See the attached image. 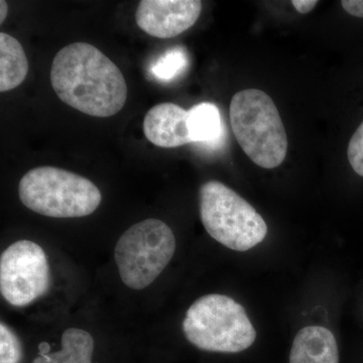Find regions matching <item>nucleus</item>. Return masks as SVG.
Returning <instances> with one entry per match:
<instances>
[{
  "instance_id": "1",
  "label": "nucleus",
  "mask_w": 363,
  "mask_h": 363,
  "mask_svg": "<svg viewBox=\"0 0 363 363\" xmlns=\"http://www.w3.org/2000/svg\"><path fill=\"white\" fill-rule=\"evenodd\" d=\"M51 83L61 101L90 116H116L128 98L118 67L87 43H74L59 51L52 60Z\"/></svg>"
},
{
  "instance_id": "2",
  "label": "nucleus",
  "mask_w": 363,
  "mask_h": 363,
  "mask_svg": "<svg viewBox=\"0 0 363 363\" xmlns=\"http://www.w3.org/2000/svg\"><path fill=\"white\" fill-rule=\"evenodd\" d=\"M233 135L257 166L274 169L285 161L288 136L276 104L266 92L240 91L230 102Z\"/></svg>"
},
{
  "instance_id": "3",
  "label": "nucleus",
  "mask_w": 363,
  "mask_h": 363,
  "mask_svg": "<svg viewBox=\"0 0 363 363\" xmlns=\"http://www.w3.org/2000/svg\"><path fill=\"white\" fill-rule=\"evenodd\" d=\"M21 203L35 213L52 218H79L96 211L99 189L85 177L56 167L28 171L18 185Z\"/></svg>"
},
{
  "instance_id": "4",
  "label": "nucleus",
  "mask_w": 363,
  "mask_h": 363,
  "mask_svg": "<svg viewBox=\"0 0 363 363\" xmlns=\"http://www.w3.org/2000/svg\"><path fill=\"white\" fill-rule=\"evenodd\" d=\"M183 332L189 342L210 352H241L257 339L243 306L219 294L203 296L191 305L183 321Z\"/></svg>"
},
{
  "instance_id": "5",
  "label": "nucleus",
  "mask_w": 363,
  "mask_h": 363,
  "mask_svg": "<svg viewBox=\"0 0 363 363\" xmlns=\"http://www.w3.org/2000/svg\"><path fill=\"white\" fill-rule=\"evenodd\" d=\"M199 209L205 230L229 250L247 252L266 238L267 225L259 212L221 182L200 187Z\"/></svg>"
},
{
  "instance_id": "6",
  "label": "nucleus",
  "mask_w": 363,
  "mask_h": 363,
  "mask_svg": "<svg viewBox=\"0 0 363 363\" xmlns=\"http://www.w3.org/2000/svg\"><path fill=\"white\" fill-rule=\"evenodd\" d=\"M176 252V238L168 224L147 219L130 227L114 250L119 276L133 290H143L164 272Z\"/></svg>"
},
{
  "instance_id": "7",
  "label": "nucleus",
  "mask_w": 363,
  "mask_h": 363,
  "mask_svg": "<svg viewBox=\"0 0 363 363\" xmlns=\"http://www.w3.org/2000/svg\"><path fill=\"white\" fill-rule=\"evenodd\" d=\"M51 286V269L42 247L18 240L0 257V292L9 304L26 307L43 297Z\"/></svg>"
},
{
  "instance_id": "8",
  "label": "nucleus",
  "mask_w": 363,
  "mask_h": 363,
  "mask_svg": "<svg viewBox=\"0 0 363 363\" xmlns=\"http://www.w3.org/2000/svg\"><path fill=\"white\" fill-rule=\"evenodd\" d=\"M202 11L199 0H143L135 11L138 28L157 39H171L195 25Z\"/></svg>"
},
{
  "instance_id": "9",
  "label": "nucleus",
  "mask_w": 363,
  "mask_h": 363,
  "mask_svg": "<svg viewBox=\"0 0 363 363\" xmlns=\"http://www.w3.org/2000/svg\"><path fill=\"white\" fill-rule=\"evenodd\" d=\"M189 112L172 102L152 107L143 119V133L150 143L164 149L192 143L188 125Z\"/></svg>"
},
{
  "instance_id": "10",
  "label": "nucleus",
  "mask_w": 363,
  "mask_h": 363,
  "mask_svg": "<svg viewBox=\"0 0 363 363\" xmlns=\"http://www.w3.org/2000/svg\"><path fill=\"white\" fill-rule=\"evenodd\" d=\"M289 363H339L335 336L322 326L301 329L294 339Z\"/></svg>"
},
{
  "instance_id": "11",
  "label": "nucleus",
  "mask_w": 363,
  "mask_h": 363,
  "mask_svg": "<svg viewBox=\"0 0 363 363\" xmlns=\"http://www.w3.org/2000/svg\"><path fill=\"white\" fill-rule=\"evenodd\" d=\"M28 73V61L23 45L9 33H0V92L23 84Z\"/></svg>"
},
{
  "instance_id": "12",
  "label": "nucleus",
  "mask_w": 363,
  "mask_h": 363,
  "mask_svg": "<svg viewBox=\"0 0 363 363\" xmlns=\"http://www.w3.org/2000/svg\"><path fill=\"white\" fill-rule=\"evenodd\" d=\"M62 350L39 353L33 363H92L94 339L87 331L68 328L62 335Z\"/></svg>"
},
{
  "instance_id": "13",
  "label": "nucleus",
  "mask_w": 363,
  "mask_h": 363,
  "mask_svg": "<svg viewBox=\"0 0 363 363\" xmlns=\"http://www.w3.org/2000/svg\"><path fill=\"white\" fill-rule=\"evenodd\" d=\"M188 112V125L193 143L215 145L221 142L223 123L216 105L202 102Z\"/></svg>"
},
{
  "instance_id": "14",
  "label": "nucleus",
  "mask_w": 363,
  "mask_h": 363,
  "mask_svg": "<svg viewBox=\"0 0 363 363\" xmlns=\"http://www.w3.org/2000/svg\"><path fill=\"white\" fill-rule=\"evenodd\" d=\"M189 59L183 48L178 47L162 54L152 64L150 71L155 78L162 81H169L180 75L187 68Z\"/></svg>"
},
{
  "instance_id": "15",
  "label": "nucleus",
  "mask_w": 363,
  "mask_h": 363,
  "mask_svg": "<svg viewBox=\"0 0 363 363\" xmlns=\"http://www.w3.org/2000/svg\"><path fill=\"white\" fill-rule=\"evenodd\" d=\"M23 350L20 339L6 324H0V363H20Z\"/></svg>"
},
{
  "instance_id": "16",
  "label": "nucleus",
  "mask_w": 363,
  "mask_h": 363,
  "mask_svg": "<svg viewBox=\"0 0 363 363\" xmlns=\"http://www.w3.org/2000/svg\"><path fill=\"white\" fill-rule=\"evenodd\" d=\"M348 161L357 175L363 177V123L351 138L347 149Z\"/></svg>"
},
{
  "instance_id": "17",
  "label": "nucleus",
  "mask_w": 363,
  "mask_h": 363,
  "mask_svg": "<svg viewBox=\"0 0 363 363\" xmlns=\"http://www.w3.org/2000/svg\"><path fill=\"white\" fill-rule=\"evenodd\" d=\"M341 6L346 13L363 18V0H343Z\"/></svg>"
},
{
  "instance_id": "18",
  "label": "nucleus",
  "mask_w": 363,
  "mask_h": 363,
  "mask_svg": "<svg viewBox=\"0 0 363 363\" xmlns=\"http://www.w3.org/2000/svg\"><path fill=\"white\" fill-rule=\"evenodd\" d=\"M293 6L300 13H308L312 11L317 6V0H293Z\"/></svg>"
},
{
  "instance_id": "19",
  "label": "nucleus",
  "mask_w": 363,
  "mask_h": 363,
  "mask_svg": "<svg viewBox=\"0 0 363 363\" xmlns=\"http://www.w3.org/2000/svg\"><path fill=\"white\" fill-rule=\"evenodd\" d=\"M7 13H9L7 2L1 0L0 1V23H4V21H6Z\"/></svg>"
}]
</instances>
